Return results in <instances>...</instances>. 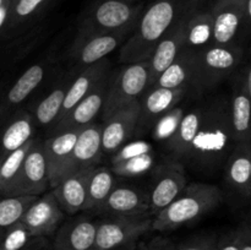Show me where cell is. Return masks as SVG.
Listing matches in <instances>:
<instances>
[{
  "instance_id": "obj_38",
  "label": "cell",
  "mask_w": 251,
  "mask_h": 250,
  "mask_svg": "<svg viewBox=\"0 0 251 250\" xmlns=\"http://www.w3.org/2000/svg\"><path fill=\"white\" fill-rule=\"evenodd\" d=\"M154 149L150 142L144 141V140H135V141L124 144L115 153L110 156V162L112 164L118 163V162L125 161V159L132 158V157L140 156V154L152 153Z\"/></svg>"
},
{
  "instance_id": "obj_2",
  "label": "cell",
  "mask_w": 251,
  "mask_h": 250,
  "mask_svg": "<svg viewBox=\"0 0 251 250\" xmlns=\"http://www.w3.org/2000/svg\"><path fill=\"white\" fill-rule=\"evenodd\" d=\"M201 2L202 0H154L142 11L132 33L120 47V63L149 60L166 32L199 10Z\"/></svg>"
},
{
  "instance_id": "obj_43",
  "label": "cell",
  "mask_w": 251,
  "mask_h": 250,
  "mask_svg": "<svg viewBox=\"0 0 251 250\" xmlns=\"http://www.w3.org/2000/svg\"><path fill=\"white\" fill-rule=\"evenodd\" d=\"M243 225V235L240 250H251V227L248 221L242 223Z\"/></svg>"
},
{
  "instance_id": "obj_33",
  "label": "cell",
  "mask_w": 251,
  "mask_h": 250,
  "mask_svg": "<svg viewBox=\"0 0 251 250\" xmlns=\"http://www.w3.org/2000/svg\"><path fill=\"white\" fill-rule=\"evenodd\" d=\"M33 140L34 137L0 162V198L7 195V191L14 184Z\"/></svg>"
},
{
  "instance_id": "obj_31",
  "label": "cell",
  "mask_w": 251,
  "mask_h": 250,
  "mask_svg": "<svg viewBox=\"0 0 251 250\" xmlns=\"http://www.w3.org/2000/svg\"><path fill=\"white\" fill-rule=\"evenodd\" d=\"M212 15L210 11L196 10L186 21L185 48L199 50L212 44Z\"/></svg>"
},
{
  "instance_id": "obj_35",
  "label": "cell",
  "mask_w": 251,
  "mask_h": 250,
  "mask_svg": "<svg viewBox=\"0 0 251 250\" xmlns=\"http://www.w3.org/2000/svg\"><path fill=\"white\" fill-rule=\"evenodd\" d=\"M156 164V152H152V153L140 154V156L112 164L110 171L114 173V175L134 178V176H141L152 172Z\"/></svg>"
},
{
  "instance_id": "obj_24",
  "label": "cell",
  "mask_w": 251,
  "mask_h": 250,
  "mask_svg": "<svg viewBox=\"0 0 251 250\" xmlns=\"http://www.w3.org/2000/svg\"><path fill=\"white\" fill-rule=\"evenodd\" d=\"M100 132L102 125L95 122L80 129L73 150L74 174L96 168L100 163L103 157Z\"/></svg>"
},
{
  "instance_id": "obj_47",
  "label": "cell",
  "mask_w": 251,
  "mask_h": 250,
  "mask_svg": "<svg viewBox=\"0 0 251 250\" xmlns=\"http://www.w3.org/2000/svg\"><path fill=\"white\" fill-rule=\"evenodd\" d=\"M4 1H5V0H0V6H1V5L4 4Z\"/></svg>"
},
{
  "instance_id": "obj_42",
  "label": "cell",
  "mask_w": 251,
  "mask_h": 250,
  "mask_svg": "<svg viewBox=\"0 0 251 250\" xmlns=\"http://www.w3.org/2000/svg\"><path fill=\"white\" fill-rule=\"evenodd\" d=\"M21 250H53L51 243H49L48 238L44 237H33L25 248Z\"/></svg>"
},
{
  "instance_id": "obj_1",
  "label": "cell",
  "mask_w": 251,
  "mask_h": 250,
  "mask_svg": "<svg viewBox=\"0 0 251 250\" xmlns=\"http://www.w3.org/2000/svg\"><path fill=\"white\" fill-rule=\"evenodd\" d=\"M202 107L200 126L183 164L188 163L199 171L212 173L226 163L235 145L229 100L218 96L202 103Z\"/></svg>"
},
{
  "instance_id": "obj_11",
  "label": "cell",
  "mask_w": 251,
  "mask_h": 250,
  "mask_svg": "<svg viewBox=\"0 0 251 250\" xmlns=\"http://www.w3.org/2000/svg\"><path fill=\"white\" fill-rule=\"evenodd\" d=\"M49 188L48 168L44 156L43 141L34 137L21 169L6 196H41Z\"/></svg>"
},
{
  "instance_id": "obj_19",
  "label": "cell",
  "mask_w": 251,
  "mask_h": 250,
  "mask_svg": "<svg viewBox=\"0 0 251 250\" xmlns=\"http://www.w3.org/2000/svg\"><path fill=\"white\" fill-rule=\"evenodd\" d=\"M97 221L88 216H77L61 223L54 233L53 250H96Z\"/></svg>"
},
{
  "instance_id": "obj_25",
  "label": "cell",
  "mask_w": 251,
  "mask_h": 250,
  "mask_svg": "<svg viewBox=\"0 0 251 250\" xmlns=\"http://www.w3.org/2000/svg\"><path fill=\"white\" fill-rule=\"evenodd\" d=\"M226 179L242 198L251 195V145L238 142L226 159Z\"/></svg>"
},
{
  "instance_id": "obj_45",
  "label": "cell",
  "mask_w": 251,
  "mask_h": 250,
  "mask_svg": "<svg viewBox=\"0 0 251 250\" xmlns=\"http://www.w3.org/2000/svg\"><path fill=\"white\" fill-rule=\"evenodd\" d=\"M10 4H11V0H5L4 4L0 6V32H1L5 27H7L10 15Z\"/></svg>"
},
{
  "instance_id": "obj_44",
  "label": "cell",
  "mask_w": 251,
  "mask_h": 250,
  "mask_svg": "<svg viewBox=\"0 0 251 250\" xmlns=\"http://www.w3.org/2000/svg\"><path fill=\"white\" fill-rule=\"evenodd\" d=\"M240 83H242V87L248 95L251 96V68L250 65L245 66L244 70L242 71V75L239 76Z\"/></svg>"
},
{
  "instance_id": "obj_34",
  "label": "cell",
  "mask_w": 251,
  "mask_h": 250,
  "mask_svg": "<svg viewBox=\"0 0 251 250\" xmlns=\"http://www.w3.org/2000/svg\"><path fill=\"white\" fill-rule=\"evenodd\" d=\"M188 108L186 104H176L162 117H159L152 125V137L157 142H166L174 135L178 129L184 114L186 113Z\"/></svg>"
},
{
  "instance_id": "obj_17",
  "label": "cell",
  "mask_w": 251,
  "mask_h": 250,
  "mask_svg": "<svg viewBox=\"0 0 251 250\" xmlns=\"http://www.w3.org/2000/svg\"><path fill=\"white\" fill-rule=\"evenodd\" d=\"M189 95H191L189 88L153 87L147 90L139 98L140 115L136 131L152 127L159 117L179 104Z\"/></svg>"
},
{
  "instance_id": "obj_41",
  "label": "cell",
  "mask_w": 251,
  "mask_h": 250,
  "mask_svg": "<svg viewBox=\"0 0 251 250\" xmlns=\"http://www.w3.org/2000/svg\"><path fill=\"white\" fill-rule=\"evenodd\" d=\"M139 250H176V244L168 238L157 235L149 242H140L137 244Z\"/></svg>"
},
{
  "instance_id": "obj_14",
  "label": "cell",
  "mask_w": 251,
  "mask_h": 250,
  "mask_svg": "<svg viewBox=\"0 0 251 250\" xmlns=\"http://www.w3.org/2000/svg\"><path fill=\"white\" fill-rule=\"evenodd\" d=\"M65 218L53 193H44L31 203L20 220L32 237L48 238L54 235Z\"/></svg>"
},
{
  "instance_id": "obj_8",
  "label": "cell",
  "mask_w": 251,
  "mask_h": 250,
  "mask_svg": "<svg viewBox=\"0 0 251 250\" xmlns=\"http://www.w3.org/2000/svg\"><path fill=\"white\" fill-rule=\"evenodd\" d=\"M135 27L118 29L113 32L76 34L69 49V59L74 63V68L83 69L107 58L112 51L122 47L129 38Z\"/></svg>"
},
{
  "instance_id": "obj_40",
  "label": "cell",
  "mask_w": 251,
  "mask_h": 250,
  "mask_svg": "<svg viewBox=\"0 0 251 250\" xmlns=\"http://www.w3.org/2000/svg\"><path fill=\"white\" fill-rule=\"evenodd\" d=\"M243 235V225H238L235 229L230 230L223 237L217 238L216 250H240Z\"/></svg>"
},
{
  "instance_id": "obj_27",
  "label": "cell",
  "mask_w": 251,
  "mask_h": 250,
  "mask_svg": "<svg viewBox=\"0 0 251 250\" xmlns=\"http://www.w3.org/2000/svg\"><path fill=\"white\" fill-rule=\"evenodd\" d=\"M196 71V50L184 48L176 60L158 76L153 87L189 88L191 92Z\"/></svg>"
},
{
  "instance_id": "obj_6",
  "label": "cell",
  "mask_w": 251,
  "mask_h": 250,
  "mask_svg": "<svg viewBox=\"0 0 251 250\" xmlns=\"http://www.w3.org/2000/svg\"><path fill=\"white\" fill-rule=\"evenodd\" d=\"M149 61L123 64L117 70H110L107 97L102 108L103 120L115 110L126 107L139 100L147 90Z\"/></svg>"
},
{
  "instance_id": "obj_13",
  "label": "cell",
  "mask_w": 251,
  "mask_h": 250,
  "mask_svg": "<svg viewBox=\"0 0 251 250\" xmlns=\"http://www.w3.org/2000/svg\"><path fill=\"white\" fill-rule=\"evenodd\" d=\"M78 131L80 130L55 132L43 141L49 186L51 188L58 185L66 176L74 174L73 150Z\"/></svg>"
},
{
  "instance_id": "obj_32",
  "label": "cell",
  "mask_w": 251,
  "mask_h": 250,
  "mask_svg": "<svg viewBox=\"0 0 251 250\" xmlns=\"http://www.w3.org/2000/svg\"><path fill=\"white\" fill-rule=\"evenodd\" d=\"M38 196H2L0 198V233L20 222L24 213Z\"/></svg>"
},
{
  "instance_id": "obj_21",
  "label": "cell",
  "mask_w": 251,
  "mask_h": 250,
  "mask_svg": "<svg viewBox=\"0 0 251 250\" xmlns=\"http://www.w3.org/2000/svg\"><path fill=\"white\" fill-rule=\"evenodd\" d=\"M36 122L29 110H15L0 126V162L36 137Z\"/></svg>"
},
{
  "instance_id": "obj_15",
  "label": "cell",
  "mask_w": 251,
  "mask_h": 250,
  "mask_svg": "<svg viewBox=\"0 0 251 250\" xmlns=\"http://www.w3.org/2000/svg\"><path fill=\"white\" fill-rule=\"evenodd\" d=\"M140 115L139 100L130 103L122 109L105 118L100 132V144L103 154H109L118 151L136 131Z\"/></svg>"
},
{
  "instance_id": "obj_12",
  "label": "cell",
  "mask_w": 251,
  "mask_h": 250,
  "mask_svg": "<svg viewBox=\"0 0 251 250\" xmlns=\"http://www.w3.org/2000/svg\"><path fill=\"white\" fill-rule=\"evenodd\" d=\"M212 15V44H235L238 32L250 26L251 0H218L210 10Z\"/></svg>"
},
{
  "instance_id": "obj_18",
  "label": "cell",
  "mask_w": 251,
  "mask_h": 250,
  "mask_svg": "<svg viewBox=\"0 0 251 250\" xmlns=\"http://www.w3.org/2000/svg\"><path fill=\"white\" fill-rule=\"evenodd\" d=\"M190 16L181 19L166 32L158 41L149 59V83L147 90L152 87L158 76L176 60L180 51L185 48V27ZM146 90V91H147Z\"/></svg>"
},
{
  "instance_id": "obj_28",
  "label": "cell",
  "mask_w": 251,
  "mask_h": 250,
  "mask_svg": "<svg viewBox=\"0 0 251 250\" xmlns=\"http://www.w3.org/2000/svg\"><path fill=\"white\" fill-rule=\"evenodd\" d=\"M203 107L199 104L193 109L186 110L179 124L178 129L174 132L173 136L164 142V146L168 150L171 157L179 159L183 163L190 151L191 144L196 136L199 126H200L201 119H202Z\"/></svg>"
},
{
  "instance_id": "obj_5",
  "label": "cell",
  "mask_w": 251,
  "mask_h": 250,
  "mask_svg": "<svg viewBox=\"0 0 251 250\" xmlns=\"http://www.w3.org/2000/svg\"><path fill=\"white\" fill-rule=\"evenodd\" d=\"M144 11L140 0H97L81 21L78 34L113 32L135 27Z\"/></svg>"
},
{
  "instance_id": "obj_7",
  "label": "cell",
  "mask_w": 251,
  "mask_h": 250,
  "mask_svg": "<svg viewBox=\"0 0 251 250\" xmlns=\"http://www.w3.org/2000/svg\"><path fill=\"white\" fill-rule=\"evenodd\" d=\"M152 217L108 216L97 222L96 250H126L151 230Z\"/></svg>"
},
{
  "instance_id": "obj_30",
  "label": "cell",
  "mask_w": 251,
  "mask_h": 250,
  "mask_svg": "<svg viewBox=\"0 0 251 250\" xmlns=\"http://www.w3.org/2000/svg\"><path fill=\"white\" fill-rule=\"evenodd\" d=\"M115 185H117L115 176L110 168L107 167L93 168L88 180L86 211H93L96 213L102 212L103 206Z\"/></svg>"
},
{
  "instance_id": "obj_16",
  "label": "cell",
  "mask_w": 251,
  "mask_h": 250,
  "mask_svg": "<svg viewBox=\"0 0 251 250\" xmlns=\"http://www.w3.org/2000/svg\"><path fill=\"white\" fill-rule=\"evenodd\" d=\"M109 74L105 75L93 87V90L66 114L64 119L51 126L53 134L66 131V130H80L93 123V120L102 112L103 104L105 102L108 85H109Z\"/></svg>"
},
{
  "instance_id": "obj_29",
  "label": "cell",
  "mask_w": 251,
  "mask_h": 250,
  "mask_svg": "<svg viewBox=\"0 0 251 250\" xmlns=\"http://www.w3.org/2000/svg\"><path fill=\"white\" fill-rule=\"evenodd\" d=\"M250 95H248L242 87L239 76L235 77L233 83L232 97L229 100L230 123L233 127L234 142H251L250 141Z\"/></svg>"
},
{
  "instance_id": "obj_3",
  "label": "cell",
  "mask_w": 251,
  "mask_h": 250,
  "mask_svg": "<svg viewBox=\"0 0 251 250\" xmlns=\"http://www.w3.org/2000/svg\"><path fill=\"white\" fill-rule=\"evenodd\" d=\"M223 200L220 188L213 184L191 183L164 210L152 217L151 230L169 232L195 222Z\"/></svg>"
},
{
  "instance_id": "obj_37",
  "label": "cell",
  "mask_w": 251,
  "mask_h": 250,
  "mask_svg": "<svg viewBox=\"0 0 251 250\" xmlns=\"http://www.w3.org/2000/svg\"><path fill=\"white\" fill-rule=\"evenodd\" d=\"M28 230L20 222L0 233V250H21L32 239Z\"/></svg>"
},
{
  "instance_id": "obj_9",
  "label": "cell",
  "mask_w": 251,
  "mask_h": 250,
  "mask_svg": "<svg viewBox=\"0 0 251 250\" xmlns=\"http://www.w3.org/2000/svg\"><path fill=\"white\" fill-rule=\"evenodd\" d=\"M153 184L150 199V213L156 216L173 202L188 185L185 166L174 157H166L161 163L156 164L153 171Z\"/></svg>"
},
{
  "instance_id": "obj_20",
  "label": "cell",
  "mask_w": 251,
  "mask_h": 250,
  "mask_svg": "<svg viewBox=\"0 0 251 250\" xmlns=\"http://www.w3.org/2000/svg\"><path fill=\"white\" fill-rule=\"evenodd\" d=\"M80 70L81 69L78 68H71L70 70L63 71L56 75L48 92L36 103L32 109L31 113L33 115L36 125L43 127L53 126L63 107L66 92Z\"/></svg>"
},
{
  "instance_id": "obj_39",
  "label": "cell",
  "mask_w": 251,
  "mask_h": 250,
  "mask_svg": "<svg viewBox=\"0 0 251 250\" xmlns=\"http://www.w3.org/2000/svg\"><path fill=\"white\" fill-rule=\"evenodd\" d=\"M216 244L217 237L215 234H200L176 245V250H216Z\"/></svg>"
},
{
  "instance_id": "obj_23",
  "label": "cell",
  "mask_w": 251,
  "mask_h": 250,
  "mask_svg": "<svg viewBox=\"0 0 251 250\" xmlns=\"http://www.w3.org/2000/svg\"><path fill=\"white\" fill-rule=\"evenodd\" d=\"M110 70H112V63L107 58L102 59V60L97 61V63L92 64V65H88L86 68L81 69L77 73V75L75 76V78L73 80V82H71L68 92H66L63 107H61L60 113L58 115V119H56V122L54 124H56L61 119H64L66 117V114L83 97H86L105 75L109 74Z\"/></svg>"
},
{
  "instance_id": "obj_4",
  "label": "cell",
  "mask_w": 251,
  "mask_h": 250,
  "mask_svg": "<svg viewBox=\"0 0 251 250\" xmlns=\"http://www.w3.org/2000/svg\"><path fill=\"white\" fill-rule=\"evenodd\" d=\"M244 51L237 44H208L196 50V71L191 93L199 96L215 88L239 66Z\"/></svg>"
},
{
  "instance_id": "obj_36",
  "label": "cell",
  "mask_w": 251,
  "mask_h": 250,
  "mask_svg": "<svg viewBox=\"0 0 251 250\" xmlns=\"http://www.w3.org/2000/svg\"><path fill=\"white\" fill-rule=\"evenodd\" d=\"M48 0H11L7 27H16L33 17Z\"/></svg>"
},
{
  "instance_id": "obj_22",
  "label": "cell",
  "mask_w": 251,
  "mask_h": 250,
  "mask_svg": "<svg viewBox=\"0 0 251 250\" xmlns=\"http://www.w3.org/2000/svg\"><path fill=\"white\" fill-rule=\"evenodd\" d=\"M100 213L125 217H152L149 194L126 185H115Z\"/></svg>"
},
{
  "instance_id": "obj_10",
  "label": "cell",
  "mask_w": 251,
  "mask_h": 250,
  "mask_svg": "<svg viewBox=\"0 0 251 250\" xmlns=\"http://www.w3.org/2000/svg\"><path fill=\"white\" fill-rule=\"evenodd\" d=\"M53 68V59H41L25 70L9 88L5 87L0 97V126L15 110L22 107L25 100H28L37 88L41 87L42 83L50 75Z\"/></svg>"
},
{
  "instance_id": "obj_26",
  "label": "cell",
  "mask_w": 251,
  "mask_h": 250,
  "mask_svg": "<svg viewBox=\"0 0 251 250\" xmlns=\"http://www.w3.org/2000/svg\"><path fill=\"white\" fill-rule=\"evenodd\" d=\"M92 171L93 169H87L71 174L54 186L51 193L64 213L75 215L80 211H86L87 186Z\"/></svg>"
},
{
  "instance_id": "obj_46",
  "label": "cell",
  "mask_w": 251,
  "mask_h": 250,
  "mask_svg": "<svg viewBox=\"0 0 251 250\" xmlns=\"http://www.w3.org/2000/svg\"><path fill=\"white\" fill-rule=\"evenodd\" d=\"M5 87H6V86H5V82H4V81H1V82H0V97H1L2 92H4V90H5Z\"/></svg>"
}]
</instances>
